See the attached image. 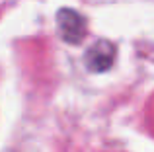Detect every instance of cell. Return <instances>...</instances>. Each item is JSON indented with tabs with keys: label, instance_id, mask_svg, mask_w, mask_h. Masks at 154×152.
<instances>
[{
	"label": "cell",
	"instance_id": "6da1fadb",
	"mask_svg": "<svg viewBox=\"0 0 154 152\" xmlns=\"http://www.w3.org/2000/svg\"><path fill=\"white\" fill-rule=\"evenodd\" d=\"M57 29L63 41L78 45L86 37V18L72 8H63L57 12Z\"/></svg>",
	"mask_w": 154,
	"mask_h": 152
},
{
	"label": "cell",
	"instance_id": "7a4b0ae2",
	"mask_svg": "<svg viewBox=\"0 0 154 152\" xmlns=\"http://www.w3.org/2000/svg\"><path fill=\"white\" fill-rule=\"evenodd\" d=\"M115 55H117V49L111 41L98 39L84 53V65H86V68L90 72H105V70H109L113 66Z\"/></svg>",
	"mask_w": 154,
	"mask_h": 152
}]
</instances>
